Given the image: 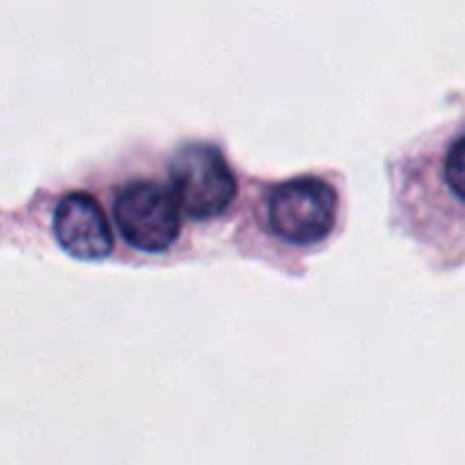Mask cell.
Instances as JSON below:
<instances>
[{"instance_id": "obj_2", "label": "cell", "mask_w": 465, "mask_h": 465, "mask_svg": "<svg viewBox=\"0 0 465 465\" xmlns=\"http://www.w3.org/2000/svg\"><path fill=\"white\" fill-rule=\"evenodd\" d=\"M272 232L294 245H311L324 240L335 229L338 193L332 185L316 177H300L278 185L270 196Z\"/></svg>"}, {"instance_id": "obj_3", "label": "cell", "mask_w": 465, "mask_h": 465, "mask_svg": "<svg viewBox=\"0 0 465 465\" xmlns=\"http://www.w3.org/2000/svg\"><path fill=\"white\" fill-rule=\"evenodd\" d=\"M114 221L123 237L139 251H166L180 234V204L158 183H134L114 202Z\"/></svg>"}, {"instance_id": "obj_1", "label": "cell", "mask_w": 465, "mask_h": 465, "mask_svg": "<svg viewBox=\"0 0 465 465\" xmlns=\"http://www.w3.org/2000/svg\"><path fill=\"white\" fill-rule=\"evenodd\" d=\"M169 180L180 213L199 221L223 213L237 193L234 174L213 144L180 147L169 163Z\"/></svg>"}, {"instance_id": "obj_5", "label": "cell", "mask_w": 465, "mask_h": 465, "mask_svg": "<svg viewBox=\"0 0 465 465\" xmlns=\"http://www.w3.org/2000/svg\"><path fill=\"white\" fill-rule=\"evenodd\" d=\"M444 172H447L450 188H452L460 199H465V136H460V139L452 144V150H450V155H447Z\"/></svg>"}, {"instance_id": "obj_4", "label": "cell", "mask_w": 465, "mask_h": 465, "mask_svg": "<svg viewBox=\"0 0 465 465\" xmlns=\"http://www.w3.org/2000/svg\"><path fill=\"white\" fill-rule=\"evenodd\" d=\"M54 237L65 253L82 262H98L112 251V229L106 215L87 193H71L57 204Z\"/></svg>"}]
</instances>
